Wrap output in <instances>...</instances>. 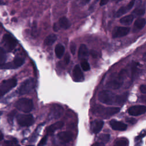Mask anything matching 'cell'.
<instances>
[{
    "mask_svg": "<svg viewBox=\"0 0 146 146\" xmlns=\"http://www.w3.org/2000/svg\"><path fill=\"white\" fill-rule=\"evenodd\" d=\"M130 31V29L127 27L119 26L116 27L112 31V36L113 38H120L127 35Z\"/></svg>",
    "mask_w": 146,
    "mask_h": 146,
    "instance_id": "cell-12",
    "label": "cell"
},
{
    "mask_svg": "<svg viewBox=\"0 0 146 146\" xmlns=\"http://www.w3.org/2000/svg\"><path fill=\"white\" fill-rule=\"evenodd\" d=\"M18 110L25 113L31 112L34 108V103L32 99L27 98H22L18 99L14 104Z\"/></svg>",
    "mask_w": 146,
    "mask_h": 146,
    "instance_id": "cell-3",
    "label": "cell"
},
{
    "mask_svg": "<svg viewBox=\"0 0 146 146\" xmlns=\"http://www.w3.org/2000/svg\"><path fill=\"white\" fill-rule=\"evenodd\" d=\"M108 2V1H106V0H102V1H100V5L101 6H104V5H105L106 4H107Z\"/></svg>",
    "mask_w": 146,
    "mask_h": 146,
    "instance_id": "cell-42",
    "label": "cell"
},
{
    "mask_svg": "<svg viewBox=\"0 0 146 146\" xmlns=\"http://www.w3.org/2000/svg\"><path fill=\"white\" fill-rule=\"evenodd\" d=\"M120 110V108L117 107H103L98 106L94 109V112L101 117L106 118L118 113Z\"/></svg>",
    "mask_w": 146,
    "mask_h": 146,
    "instance_id": "cell-4",
    "label": "cell"
},
{
    "mask_svg": "<svg viewBox=\"0 0 146 146\" xmlns=\"http://www.w3.org/2000/svg\"><path fill=\"white\" fill-rule=\"evenodd\" d=\"M128 93L115 95L110 91H101L98 94L99 100L107 105H123L128 98Z\"/></svg>",
    "mask_w": 146,
    "mask_h": 146,
    "instance_id": "cell-1",
    "label": "cell"
},
{
    "mask_svg": "<svg viewBox=\"0 0 146 146\" xmlns=\"http://www.w3.org/2000/svg\"><path fill=\"white\" fill-rule=\"evenodd\" d=\"M110 124L113 129L116 131H123L126 130L127 128V125L125 123L114 119L110 121Z\"/></svg>",
    "mask_w": 146,
    "mask_h": 146,
    "instance_id": "cell-14",
    "label": "cell"
},
{
    "mask_svg": "<svg viewBox=\"0 0 146 146\" xmlns=\"http://www.w3.org/2000/svg\"><path fill=\"white\" fill-rule=\"evenodd\" d=\"M7 59V55L5 53L0 51V66L5 63Z\"/></svg>",
    "mask_w": 146,
    "mask_h": 146,
    "instance_id": "cell-33",
    "label": "cell"
},
{
    "mask_svg": "<svg viewBox=\"0 0 146 146\" xmlns=\"http://www.w3.org/2000/svg\"><path fill=\"white\" fill-rule=\"evenodd\" d=\"M90 54L94 57V58H96L98 56V52L95 51V50H91L90 51Z\"/></svg>",
    "mask_w": 146,
    "mask_h": 146,
    "instance_id": "cell-40",
    "label": "cell"
},
{
    "mask_svg": "<svg viewBox=\"0 0 146 146\" xmlns=\"http://www.w3.org/2000/svg\"><path fill=\"white\" fill-rule=\"evenodd\" d=\"M44 123H42V124H39L37 127L35 129V130L34 131V132H33V133L32 134L30 139V143H34L36 141V140H37V138L39 136V133H40V131L42 129V127H43V125H44Z\"/></svg>",
    "mask_w": 146,
    "mask_h": 146,
    "instance_id": "cell-21",
    "label": "cell"
},
{
    "mask_svg": "<svg viewBox=\"0 0 146 146\" xmlns=\"http://www.w3.org/2000/svg\"><path fill=\"white\" fill-rule=\"evenodd\" d=\"M140 90L143 94H146V84H142L140 86Z\"/></svg>",
    "mask_w": 146,
    "mask_h": 146,
    "instance_id": "cell-37",
    "label": "cell"
},
{
    "mask_svg": "<svg viewBox=\"0 0 146 146\" xmlns=\"http://www.w3.org/2000/svg\"><path fill=\"white\" fill-rule=\"evenodd\" d=\"M27 146H34V145H27Z\"/></svg>",
    "mask_w": 146,
    "mask_h": 146,
    "instance_id": "cell-48",
    "label": "cell"
},
{
    "mask_svg": "<svg viewBox=\"0 0 146 146\" xmlns=\"http://www.w3.org/2000/svg\"><path fill=\"white\" fill-rule=\"evenodd\" d=\"M17 46V41L9 34H5L0 43V51L3 52H9L13 50Z\"/></svg>",
    "mask_w": 146,
    "mask_h": 146,
    "instance_id": "cell-2",
    "label": "cell"
},
{
    "mask_svg": "<svg viewBox=\"0 0 146 146\" xmlns=\"http://www.w3.org/2000/svg\"><path fill=\"white\" fill-rule=\"evenodd\" d=\"M128 144V141L125 139H120L118 140L114 146H127Z\"/></svg>",
    "mask_w": 146,
    "mask_h": 146,
    "instance_id": "cell-31",
    "label": "cell"
},
{
    "mask_svg": "<svg viewBox=\"0 0 146 146\" xmlns=\"http://www.w3.org/2000/svg\"><path fill=\"white\" fill-rule=\"evenodd\" d=\"M58 25L63 29H68L71 25L70 21L66 17H62L59 19Z\"/></svg>",
    "mask_w": 146,
    "mask_h": 146,
    "instance_id": "cell-20",
    "label": "cell"
},
{
    "mask_svg": "<svg viewBox=\"0 0 146 146\" xmlns=\"http://www.w3.org/2000/svg\"><path fill=\"white\" fill-rule=\"evenodd\" d=\"M47 141V136H44L40 140V141L38 144L37 146H45L46 145Z\"/></svg>",
    "mask_w": 146,
    "mask_h": 146,
    "instance_id": "cell-35",
    "label": "cell"
},
{
    "mask_svg": "<svg viewBox=\"0 0 146 146\" xmlns=\"http://www.w3.org/2000/svg\"><path fill=\"white\" fill-rule=\"evenodd\" d=\"M18 144V141L15 139H13L11 140H8L4 141L3 146H15Z\"/></svg>",
    "mask_w": 146,
    "mask_h": 146,
    "instance_id": "cell-27",
    "label": "cell"
},
{
    "mask_svg": "<svg viewBox=\"0 0 146 146\" xmlns=\"http://www.w3.org/2000/svg\"><path fill=\"white\" fill-rule=\"evenodd\" d=\"M3 136L2 133L1 132H0V142L3 139Z\"/></svg>",
    "mask_w": 146,
    "mask_h": 146,
    "instance_id": "cell-45",
    "label": "cell"
},
{
    "mask_svg": "<svg viewBox=\"0 0 146 146\" xmlns=\"http://www.w3.org/2000/svg\"><path fill=\"white\" fill-rule=\"evenodd\" d=\"M64 52V47L60 43L56 45L55 47V53L57 58H61Z\"/></svg>",
    "mask_w": 146,
    "mask_h": 146,
    "instance_id": "cell-22",
    "label": "cell"
},
{
    "mask_svg": "<svg viewBox=\"0 0 146 146\" xmlns=\"http://www.w3.org/2000/svg\"><path fill=\"white\" fill-rule=\"evenodd\" d=\"M72 75L74 80L76 82H81L84 79L83 74L79 65H76L74 67L72 71Z\"/></svg>",
    "mask_w": 146,
    "mask_h": 146,
    "instance_id": "cell-13",
    "label": "cell"
},
{
    "mask_svg": "<svg viewBox=\"0 0 146 146\" xmlns=\"http://www.w3.org/2000/svg\"><path fill=\"white\" fill-rule=\"evenodd\" d=\"M57 36L54 34H51L48 35L44 41V44L46 46H51L52 45L56 40Z\"/></svg>",
    "mask_w": 146,
    "mask_h": 146,
    "instance_id": "cell-23",
    "label": "cell"
},
{
    "mask_svg": "<svg viewBox=\"0 0 146 146\" xmlns=\"http://www.w3.org/2000/svg\"><path fill=\"white\" fill-rule=\"evenodd\" d=\"M25 62V59L22 58L17 57L13 60L5 63L0 66V69H17L21 67Z\"/></svg>",
    "mask_w": 146,
    "mask_h": 146,
    "instance_id": "cell-9",
    "label": "cell"
},
{
    "mask_svg": "<svg viewBox=\"0 0 146 146\" xmlns=\"http://www.w3.org/2000/svg\"><path fill=\"white\" fill-rule=\"evenodd\" d=\"M92 146H104V144L103 143H99V142H96Z\"/></svg>",
    "mask_w": 146,
    "mask_h": 146,
    "instance_id": "cell-41",
    "label": "cell"
},
{
    "mask_svg": "<svg viewBox=\"0 0 146 146\" xmlns=\"http://www.w3.org/2000/svg\"><path fill=\"white\" fill-rule=\"evenodd\" d=\"M76 44L74 43H71V44H70V51H71V52L72 55H74L75 53V51H76Z\"/></svg>",
    "mask_w": 146,
    "mask_h": 146,
    "instance_id": "cell-36",
    "label": "cell"
},
{
    "mask_svg": "<svg viewBox=\"0 0 146 146\" xmlns=\"http://www.w3.org/2000/svg\"><path fill=\"white\" fill-rule=\"evenodd\" d=\"M37 34V23L36 21H33L31 28V35L33 36H36Z\"/></svg>",
    "mask_w": 146,
    "mask_h": 146,
    "instance_id": "cell-34",
    "label": "cell"
},
{
    "mask_svg": "<svg viewBox=\"0 0 146 146\" xmlns=\"http://www.w3.org/2000/svg\"><path fill=\"white\" fill-rule=\"evenodd\" d=\"M88 50L86 45L82 44L78 50V58L79 59H84L88 56Z\"/></svg>",
    "mask_w": 146,
    "mask_h": 146,
    "instance_id": "cell-19",
    "label": "cell"
},
{
    "mask_svg": "<svg viewBox=\"0 0 146 146\" xmlns=\"http://www.w3.org/2000/svg\"><path fill=\"white\" fill-rule=\"evenodd\" d=\"M35 85V80L33 78H29L24 80L18 88L17 92L19 95L27 94L31 92Z\"/></svg>",
    "mask_w": 146,
    "mask_h": 146,
    "instance_id": "cell-5",
    "label": "cell"
},
{
    "mask_svg": "<svg viewBox=\"0 0 146 146\" xmlns=\"http://www.w3.org/2000/svg\"><path fill=\"white\" fill-rule=\"evenodd\" d=\"M64 62L66 64H68V63L70 62V55L68 54H67L65 56H64Z\"/></svg>",
    "mask_w": 146,
    "mask_h": 146,
    "instance_id": "cell-38",
    "label": "cell"
},
{
    "mask_svg": "<svg viewBox=\"0 0 146 146\" xmlns=\"http://www.w3.org/2000/svg\"><path fill=\"white\" fill-rule=\"evenodd\" d=\"M146 21L144 18H141L137 19L134 23V26L138 29H141L145 25Z\"/></svg>",
    "mask_w": 146,
    "mask_h": 146,
    "instance_id": "cell-26",
    "label": "cell"
},
{
    "mask_svg": "<svg viewBox=\"0 0 146 146\" xmlns=\"http://www.w3.org/2000/svg\"><path fill=\"white\" fill-rule=\"evenodd\" d=\"M145 10L144 8H136L133 11L132 13L137 16H142L144 14Z\"/></svg>",
    "mask_w": 146,
    "mask_h": 146,
    "instance_id": "cell-29",
    "label": "cell"
},
{
    "mask_svg": "<svg viewBox=\"0 0 146 146\" xmlns=\"http://www.w3.org/2000/svg\"><path fill=\"white\" fill-rule=\"evenodd\" d=\"M17 84V80L11 78L2 81L0 83V99L11 91Z\"/></svg>",
    "mask_w": 146,
    "mask_h": 146,
    "instance_id": "cell-7",
    "label": "cell"
},
{
    "mask_svg": "<svg viewBox=\"0 0 146 146\" xmlns=\"http://www.w3.org/2000/svg\"><path fill=\"white\" fill-rule=\"evenodd\" d=\"M110 136L108 134H102L99 137V140L103 144L108 142L109 141V140H110Z\"/></svg>",
    "mask_w": 146,
    "mask_h": 146,
    "instance_id": "cell-30",
    "label": "cell"
},
{
    "mask_svg": "<svg viewBox=\"0 0 146 146\" xmlns=\"http://www.w3.org/2000/svg\"><path fill=\"white\" fill-rule=\"evenodd\" d=\"M134 4H135V1H132L126 6H122L120 7L119 9L116 11L115 14V17H120V16L125 14L133 7Z\"/></svg>",
    "mask_w": 146,
    "mask_h": 146,
    "instance_id": "cell-16",
    "label": "cell"
},
{
    "mask_svg": "<svg viewBox=\"0 0 146 146\" xmlns=\"http://www.w3.org/2000/svg\"><path fill=\"white\" fill-rule=\"evenodd\" d=\"M15 146H21L19 144H16Z\"/></svg>",
    "mask_w": 146,
    "mask_h": 146,
    "instance_id": "cell-46",
    "label": "cell"
},
{
    "mask_svg": "<svg viewBox=\"0 0 146 146\" xmlns=\"http://www.w3.org/2000/svg\"><path fill=\"white\" fill-rule=\"evenodd\" d=\"M133 20V16L132 14L125 15L120 19V22L124 25H129Z\"/></svg>",
    "mask_w": 146,
    "mask_h": 146,
    "instance_id": "cell-24",
    "label": "cell"
},
{
    "mask_svg": "<svg viewBox=\"0 0 146 146\" xmlns=\"http://www.w3.org/2000/svg\"><path fill=\"white\" fill-rule=\"evenodd\" d=\"M80 66H81L82 68L85 71H89L90 70V64L88 63V62L86 60H83L81 62Z\"/></svg>",
    "mask_w": 146,
    "mask_h": 146,
    "instance_id": "cell-28",
    "label": "cell"
},
{
    "mask_svg": "<svg viewBox=\"0 0 146 146\" xmlns=\"http://www.w3.org/2000/svg\"><path fill=\"white\" fill-rule=\"evenodd\" d=\"M15 114H17V112L15 110L12 111L11 112H10L8 115L7 116V119H8V121L10 124H12L13 122V120H14V117L15 116Z\"/></svg>",
    "mask_w": 146,
    "mask_h": 146,
    "instance_id": "cell-32",
    "label": "cell"
},
{
    "mask_svg": "<svg viewBox=\"0 0 146 146\" xmlns=\"http://www.w3.org/2000/svg\"><path fill=\"white\" fill-rule=\"evenodd\" d=\"M124 70H121L115 77L110 80L106 84V86L108 88L112 90H117L123 84L124 79Z\"/></svg>",
    "mask_w": 146,
    "mask_h": 146,
    "instance_id": "cell-6",
    "label": "cell"
},
{
    "mask_svg": "<svg viewBox=\"0 0 146 146\" xmlns=\"http://www.w3.org/2000/svg\"><path fill=\"white\" fill-rule=\"evenodd\" d=\"M126 120H127V122H128L129 123H131L132 124H133L136 123V121H137V120L134 118H127Z\"/></svg>",
    "mask_w": 146,
    "mask_h": 146,
    "instance_id": "cell-39",
    "label": "cell"
},
{
    "mask_svg": "<svg viewBox=\"0 0 146 146\" xmlns=\"http://www.w3.org/2000/svg\"><path fill=\"white\" fill-rule=\"evenodd\" d=\"M138 68H139V63L136 62H133L131 65V78L132 79V81H133L138 74Z\"/></svg>",
    "mask_w": 146,
    "mask_h": 146,
    "instance_id": "cell-25",
    "label": "cell"
},
{
    "mask_svg": "<svg viewBox=\"0 0 146 146\" xmlns=\"http://www.w3.org/2000/svg\"><path fill=\"white\" fill-rule=\"evenodd\" d=\"M103 125H104L103 121L101 120H98V119L95 120L91 123V130L93 133H98L102 130Z\"/></svg>",
    "mask_w": 146,
    "mask_h": 146,
    "instance_id": "cell-17",
    "label": "cell"
},
{
    "mask_svg": "<svg viewBox=\"0 0 146 146\" xmlns=\"http://www.w3.org/2000/svg\"><path fill=\"white\" fill-rule=\"evenodd\" d=\"M128 112L132 116H139L146 112V106L143 105H136L129 107Z\"/></svg>",
    "mask_w": 146,
    "mask_h": 146,
    "instance_id": "cell-11",
    "label": "cell"
},
{
    "mask_svg": "<svg viewBox=\"0 0 146 146\" xmlns=\"http://www.w3.org/2000/svg\"><path fill=\"white\" fill-rule=\"evenodd\" d=\"M58 138L63 143L70 142L73 137V134L70 131H62L58 133Z\"/></svg>",
    "mask_w": 146,
    "mask_h": 146,
    "instance_id": "cell-15",
    "label": "cell"
},
{
    "mask_svg": "<svg viewBox=\"0 0 146 146\" xmlns=\"http://www.w3.org/2000/svg\"><path fill=\"white\" fill-rule=\"evenodd\" d=\"M63 125H64V123L61 121L55 122V123L50 125L47 127L46 129L47 135L52 134L55 131L62 128L63 127Z\"/></svg>",
    "mask_w": 146,
    "mask_h": 146,
    "instance_id": "cell-18",
    "label": "cell"
},
{
    "mask_svg": "<svg viewBox=\"0 0 146 146\" xmlns=\"http://www.w3.org/2000/svg\"><path fill=\"white\" fill-rule=\"evenodd\" d=\"M63 108L59 104H53L50 111L48 117L49 119H57L62 116L63 113Z\"/></svg>",
    "mask_w": 146,
    "mask_h": 146,
    "instance_id": "cell-10",
    "label": "cell"
},
{
    "mask_svg": "<svg viewBox=\"0 0 146 146\" xmlns=\"http://www.w3.org/2000/svg\"><path fill=\"white\" fill-rule=\"evenodd\" d=\"M2 114V111H0V116Z\"/></svg>",
    "mask_w": 146,
    "mask_h": 146,
    "instance_id": "cell-47",
    "label": "cell"
},
{
    "mask_svg": "<svg viewBox=\"0 0 146 146\" xmlns=\"http://www.w3.org/2000/svg\"><path fill=\"white\" fill-rule=\"evenodd\" d=\"M53 30H54V31H58L59 27H58L57 23H55L54 24V25H53Z\"/></svg>",
    "mask_w": 146,
    "mask_h": 146,
    "instance_id": "cell-43",
    "label": "cell"
},
{
    "mask_svg": "<svg viewBox=\"0 0 146 146\" xmlns=\"http://www.w3.org/2000/svg\"><path fill=\"white\" fill-rule=\"evenodd\" d=\"M143 59L144 62H146V52H145L143 55Z\"/></svg>",
    "mask_w": 146,
    "mask_h": 146,
    "instance_id": "cell-44",
    "label": "cell"
},
{
    "mask_svg": "<svg viewBox=\"0 0 146 146\" xmlns=\"http://www.w3.org/2000/svg\"><path fill=\"white\" fill-rule=\"evenodd\" d=\"M16 119L18 124L22 127H29L34 122L31 114H18L16 116Z\"/></svg>",
    "mask_w": 146,
    "mask_h": 146,
    "instance_id": "cell-8",
    "label": "cell"
}]
</instances>
